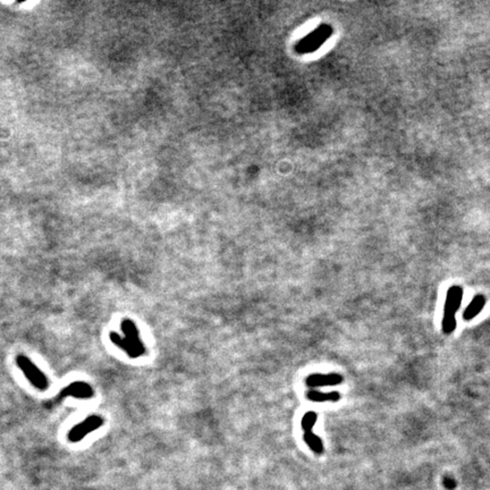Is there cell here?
<instances>
[{
    "label": "cell",
    "mask_w": 490,
    "mask_h": 490,
    "mask_svg": "<svg viewBox=\"0 0 490 490\" xmlns=\"http://www.w3.org/2000/svg\"><path fill=\"white\" fill-rule=\"evenodd\" d=\"M109 337H110V340L113 342L116 346L119 347V349L124 351V352L129 355L130 358H132V359H136V358H140L141 355L140 353L137 352L135 347H134L132 344H131L129 340H127L124 336H122V335H119L117 334V332H115V331H111L110 332V335H109Z\"/></svg>",
    "instance_id": "ba28073f"
},
{
    "label": "cell",
    "mask_w": 490,
    "mask_h": 490,
    "mask_svg": "<svg viewBox=\"0 0 490 490\" xmlns=\"http://www.w3.org/2000/svg\"><path fill=\"white\" fill-rule=\"evenodd\" d=\"M329 32H330V29L328 26H323V28L314 31L312 34L308 35L309 38L306 39V42H302L301 47H305V51H312L313 48L319 47V44L323 42V41L328 38Z\"/></svg>",
    "instance_id": "52a82bcc"
},
{
    "label": "cell",
    "mask_w": 490,
    "mask_h": 490,
    "mask_svg": "<svg viewBox=\"0 0 490 490\" xmlns=\"http://www.w3.org/2000/svg\"><path fill=\"white\" fill-rule=\"evenodd\" d=\"M121 327L123 334H124V337L129 340L134 347H135L141 357L142 355H144L145 352H147V349H145L144 344L142 343V340L140 338V332H138L136 325L134 324L132 320L124 319L122 321Z\"/></svg>",
    "instance_id": "277c9868"
},
{
    "label": "cell",
    "mask_w": 490,
    "mask_h": 490,
    "mask_svg": "<svg viewBox=\"0 0 490 490\" xmlns=\"http://www.w3.org/2000/svg\"><path fill=\"white\" fill-rule=\"evenodd\" d=\"M485 304H486V297L484 295H477V296L471 301L470 304L466 306L465 311L463 313L464 319L472 320L473 318H476L478 314L482 311Z\"/></svg>",
    "instance_id": "9c48e42d"
},
{
    "label": "cell",
    "mask_w": 490,
    "mask_h": 490,
    "mask_svg": "<svg viewBox=\"0 0 490 490\" xmlns=\"http://www.w3.org/2000/svg\"><path fill=\"white\" fill-rule=\"evenodd\" d=\"M463 291L459 286H452L447 292L446 302L444 306V318H455L462 303Z\"/></svg>",
    "instance_id": "5b68a950"
},
{
    "label": "cell",
    "mask_w": 490,
    "mask_h": 490,
    "mask_svg": "<svg viewBox=\"0 0 490 490\" xmlns=\"http://www.w3.org/2000/svg\"><path fill=\"white\" fill-rule=\"evenodd\" d=\"M318 419V415L314 412H308L304 414V417L302 419V429L304 430L305 432L312 431L313 425H316Z\"/></svg>",
    "instance_id": "7c38bea8"
},
{
    "label": "cell",
    "mask_w": 490,
    "mask_h": 490,
    "mask_svg": "<svg viewBox=\"0 0 490 490\" xmlns=\"http://www.w3.org/2000/svg\"><path fill=\"white\" fill-rule=\"evenodd\" d=\"M343 381V377L338 373H329V375H320L314 373L306 378L305 384L308 387L317 388L325 386H336Z\"/></svg>",
    "instance_id": "8992f818"
},
{
    "label": "cell",
    "mask_w": 490,
    "mask_h": 490,
    "mask_svg": "<svg viewBox=\"0 0 490 490\" xmlns=\"http://www.w3.org/2000/svg\"><path fill=\"white\" fill-rule=\"evenodd\" d=\"M441 326L445 334H452L456 328V318H443Z\"/></svg>",
    "instance_id": "4fadbf2b"
},
{
    "label": "cell",
    "mask_w": 490,
    "mask_h": 490,
    "mask_svg": "<svg viewBox=\"0 0 490 490\" xmlns=\"http://www.w3.org/2000/svg\"><path fill=\"white\" fill-rule=\"evenodd\" d=\"M16 364L22 370L30 383L39 391H47L49 387V379L41 370L33 363L31 359L20 354L16 357Z\"/></svg>",
    "instance_id": "6da1fadb"
},
{
    "label": "cell",
    "mask_w": 490,
    "mask_h": 490,
    "mask_svg": "<svg viewBox=\"0 0 490 490\" xmlns=\"http://www.w3.org/2000/svg\"><path fill=\"white\" fill-rule=\"evenodd\" d=\"M104 424V420L102 417L100 415L93 414L89 415V417L83 420L80 424H77L75 427H73L69 430L68 435H67V439H68L70 443H78L82 439L85 438V436L89 435L90 432L96 431V430L100 429Z\"/></svg>",
    "instance_id": "7a4b0ae2"
},
{
    "label": "cell",
    "mask_w": 490,
    "mask_h": 490,
    "mask_svg": "<svg viewBox=\"0 0 490 490\" xmlns=\"http://www.w3.org/2000/svg\"><path fill=\"white\" fill-rule=\"evenodd\" d=\"M444 486L446 487L447 489H454L455 488V486H456V482L454 479H452L450 477H446L444 479Z\"/></svg>",
    "instance_id": "5bb4252c"
},
{
    "label": "cell",
    "mask_w": 490,
    "mask_h": 490,
    "mask_svg": "<svg viewBox=\"0 0 490 490\" xmlns=\"http://www.w3.org/2000/svg\"><path fill=\"white\" fill-rule=\"evenodd\" d=\"M303 438H304V441L306 443V445H308V446L310 447V450L316 453V454H318V455L323 454L324 453V444L319 437H318L317 435H314L312 431H310V432H304Z\"/></svg>",
    "instance_id": "8fae6325"
},
{
    "label": "cell",
    "mask_w": 490,
    "mask_h": 490,
    "mask_svg": "<svg viewBox=\"0 0 490 490\" xmlns=\"http://www.w3.org/2000/svg\"><path fill=\"white\" fill-rule=\"evenodd\" d=\"M310 401L312 402H338L340 399V394L338 392H321L318 391H310L306 394Z\"/></svg>",
    "instance_id": "30bf717a"
},
{
    "label": "cell",
    "mask_w": 490,
    "mask_h": 490,
    "mask_svg": "<svg viewBox=\"0 0 490 490\" xmlns=\"http://www.w3.org/2000/svg\"><path fill=\"white\" fill-rule=\"evenodd\" d=\"M74 397L78 399H90L95 396V391L92 386L85 381H74V383L67 385L63 390L59 392V394L56 399L57 402H61L65 397Z\"/></svg>",
    "instance_id": "3957f363"
}]
</instances>
